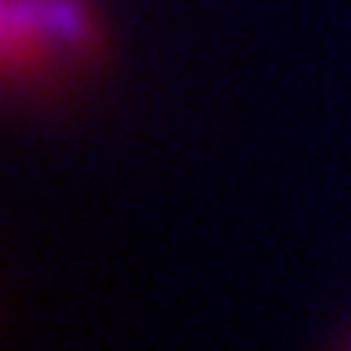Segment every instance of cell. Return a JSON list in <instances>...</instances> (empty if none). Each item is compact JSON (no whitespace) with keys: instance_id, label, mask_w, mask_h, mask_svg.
<instances>
[{"instance_id":"1","label":"cell","mask_w":351,"mask_h":351,"mask_svg":"<svg viewBox=\"0 0 351 351\" xmlns=\"http://www.w3.org/2000/svg\"><path fill=\"white\" fill-rule=\"evenodd\" d=\"M114 62L102 0H0V86L6 102L53 108L99 84Z\"/></svg>"},{"instance_id":"2","label":"cell","mask_w":351,"mask_h":351,"mask_svg":"<svg viewBox=\"0 0 351 351\" xmlns=\"http://www.w3.org/2000/svg\"><path fill=\"white\" fill-rule=\"evenodd\" d=\"M333 351H351V333L346 336V339H339V342H336V348Z\"/></svg>"}]
</instances>
